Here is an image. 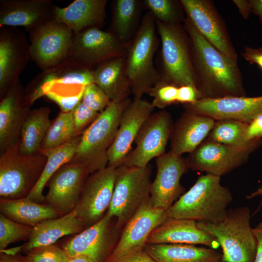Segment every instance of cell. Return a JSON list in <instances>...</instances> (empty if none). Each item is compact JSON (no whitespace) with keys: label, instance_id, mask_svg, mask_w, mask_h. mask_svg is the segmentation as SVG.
<instances>
[{"label":"cell","instance_id":"cell-21","mask_svg":"<svg viewBox=\"0 0 262 262\" xmlns=\"http://www.w3.org/2000/svg\"><path fill=\"white\" fill-rule=\"evenodd\" d=\"M151 102L134 98L123 112L115 138L107 152L108 165L120 166L131 150L133 143L142 126L153 113Z\"/></svg>","mask_w":262,"mask_h":262},{"label":"cell","instance_id":"cell-28","mask_svg":"<svg viewBox=\"0 0 262 262\" xmlns=\"http://www.w3.org/2000/svg\"><path fill=\"white\" fill-rule=\"evenodd\" d=\"M85 229L75 210L60 217L44 220L33 228L29 239L22 246L21 252L26 254L34 247L53 245L61 237L79 233Z\"/></svg>","mask_w":262,"mask_h":262},{"label":"cell","instance_id":"cell-22","mask_svg":"<svg viewBox=\"0 0 262 262\" xmlns=\"http://www.w3.org/2000/svg\"><path fill=\"white\" fill-rule=\"evenodd\" d=\"M184 107L186 110L207 115L215 121L231 119L248 124L262 114V96L202 98L184 104Z\"/></svg>","mask_w":262,"mask_h":262},{"label":"cell","instance_id":"cell-51","mask_svg":"<svg viewBox=\"0 0 262 262\" xmlns=\"http://www.w3.org/2000/svg\"><path fill=\"white\" fill-rule=\"evenodd\" d=\"M249 1L251 5L252 12L259 16L262 22V0H252Z\"/></svg>","mask_w":262,"mask_h":262},{"label":"cell","instance_id":"cell-10","mask_svg":"<svg viewBox=\"0 0 262 262\" xmlns=\"http://www.w3.org/2000/svg\"><path fill=\"white\" fill-rule=\"evenodd\" d=\"M29 33L30 60L42 70L69 57L74 33L64 23L52 21Z\"/></svg>","mask_w":262,"mask_h":262},{"label":"cell","instance_id":"cell-47","mask_svg":"<svg viewBox=\"0 0 262 262\" xmlns=\"http://www.w3.org/2000/svg\"><path fill=\"white\" fill-rule=\"evenodd\" d=\"M243 57L250 63H255L262 69V48L246 47L243 53Z\"/></svg>","mask_w":262,"mask_h":262},{"label":"cell","instance_id":"cell-53","mask_svg":"<svg viewBox=\"0 0 262 262\" xmlns=\"http://www.w3.org/2000/svg\"><path fill=\"white\" fill-rule=\"evenodd\" d=\"M259 196H262V186L253 193L250 194L249 195L246 196V198L248 199H250Z\"/></svg>","mask_w":262,"mask_h":262},{"label":"cell","instance_id":"cell-27","mask_svg":"<svg viewBox=\"0 0 262 262\" xmlns=\"http://www.w3.org/2000/svg\"><path fill=\"white\" fill-rule=\"evenodd\" d=\"M107 0H75L67 6H56L54 20L64 23L74 34L87 29H100L106 16Z\"/></svg>","mask_w":262,"mask_h":262},{"label":"cell","instance_id":"cell-29","mask_svg":"<svg viewBox=\"0 0 262 262\" xmlns=\"http://www.w3.org/2000/svg\"><path fill=\"white\" fill-rule=\"evenodd\" d=\"M144 249L156 262H219L222 258L215 249L189 244H147Z\"/></svg>","mask_w":262,"mask_h":262},{"label":"cell","instance_id":"cell-55","mask_svg":"<svg viewBox=\"0 0 262 262\" xmlns=\"http://www.w3.org/2000/svg\"></svg>","mask_w":262,"mask_h":262},{"label":"cell","instance_id":"cell-19","mask_svg":"<svg viewBox=\"0 0 262 262\" xmlns=\"http://www.w3.org/2000/svg\"><path fill=\"white\" fill-rule=\"evenodd\" d=\"M155 163L150 198L154 207L167 210L184 192L180 180L188 167L185 158L170 150L156 158Z\"/></svg>","mask_w":262,"mask_h":262},{"label":"cell","instance_id":"cell-14","mask_svg":"<svg viewBox=\"0 0 262 262\" xmlns=\"http://www.w3.org/2000/svg\"><path fill=\"white\" fill-rule=\"evenodd\" d=\"M107 213L62 246L68 257L85 256L93 262H105L111 254L119 229Z\"/></svg>","mask_w":262,"mask_h":262},{"label":"cell","instance_id":"cell-25","mask_svg":"<svg viewBox=\"0 0 262 262\" xmlns=\"http://www.w3.org/2000/svg\"><path fill=\"white\" fill-rule=\"evenodd\" d=\"M215 120L188 110L173 124L170 151L181 156L194 151L207 138Z\"/></svg>","mask_w":262,"mask_h":262},{"label":"cell","instance_id":"cell-11","mask_svg":"<svg viewBox=\"0 0 262 262\" xmlns=\"http://www.w3.org/2000/svg\"><path fill=\"white\" fill-rule=\"evenodd\" d=\"M116 174V168L107 165L90 174L85 180L74 210L86 228L99 221L107 212Z\"/></svg>","mask_w":262,"mask_h":262},{"label":"cell","instance_id":"cell-45","mask_svg":"<svg viewBox=\"0 0 262 262\" xmlns=\"http://www.w3.org/2000/svg\"><path fill=\"white\" fill-rule=\"evenodd\" d=\"M112 262H156L144 248H138Z\"/></svg>","mask_w":262,"mask_h":262},{"label":"cell","instance_id":"cell-4","mask_svg":"<svg viewBox=\"0 0 262 262\" xmlns=\"http://www.w3.org/2000/svg\"><path fill=\"white\" fill-rule=\"evenodd\" d=\"M132 100L112 101L82 133L71 161L84 165L90 174L108 165L107 152L112 144L121 115Z\"/></svg>","mask_w":262,"mask_h":262},{"label":"cell","instance_id":"cell-2","mask_svg":"<svg viewBox=\"0 0 262 262\" xmlns=\"http://www.w3.org/2000/svg\"><path fill=\"white\" fill-rule=\"evenodd\" d=\"M221 177L206 174L167 210L170 218L217 223L222 220L232 202L229 189L220 183Z\"/></svg>","mask_w":262,"mask_h":262},{"label":"cell","instance_id":"cell-13","mask_svg":"<svg viewBox=\"0 0 262 262\" xmlns=\"http://www.w3.org/2000/svg\"><path fill=\"white\" fill-rule=\"evenodd\" d=\"M76 60H67L50 69L43 70L24 90L27 102L31 105L40 97L60 87L81 88L94 83V70Z\"/></svg>","mask_w":262,"mask_h":262},{"label":"cell","instance_id":"cell-26","mask_svg":"<svg viewBox=\"0 0 262 262\" xmlns=\"http://www.w3.org/2000/svg\"><path fill=\"white\" fill-rule=\"evenodd\" d=\"M147 244L203 245L215 249L219 246L216 239L200 229L197 222L191 219L169 218L155 228Z\"/></svg>","mask_w":262,"mask_h":262},{"label":"cell","instance_id":"cell-32","mask_svg":"<svg viewBox=\"0 0 262 262\" xmlns=\"http://www.w3.org/2000/svg\"><path fill=\"white\" fill-rule=\"evenodd\" d=\"M50 112L48 107L29 111L20 132L19 149L21 154L30 155L40 152L41 145L51 124Z\"/></svg>","mask_w":262,"mask_h":262},{"label":"cell","instance_id":"cell-12","mask_svg":"<svg viewBox=\"0 0 262 262\" xmlns=\"http://www.w3.org/2000/svg\"><path fill=\"white\" fill-rule=\"evenodd\" d=\"M173 125L168 112L161 111L153 113L140 129L134 141L135 148L128 154L121 165L145 167L152 159L165 153Z\"/></svg>","mask_w":262,"mask_h":262},{"label":"cell","instance_id":"cell-41","mask_svg":"<svg viewBox=\"0 0 262 262\" xmlns=\"http://www.w3.org/2000/svg\"><path fill=\"white\" fill-rule=\"evenodd\" d=\"M82 102L90 109L100 113L112 101L100 87L92 83L85 86Z\"/></svg>","mask_w":262,"mask_h":262},{"label":"cell","instance_id":"cell-34","mask_svg":"<svg viewBox=\"0 0 262 262\" xmlns=\"http://www.w3.org/2000/svg\"><path fill=\"white\" fill-rule=\"evenodd\" d=\"M140 10V1L137 0L115 1L112 20V33L127 46L135 27Z\"/></svg>","mask_w":262,"mask_h":262},{"label":"cell","instance_id":"cell-35","mask_svg":"<svg viewBox=\"0 0 262 262\" xmlns=\"http://www.w3.org/2000/svg\"><path fill=\"white\" fill-rule=\"evenodd\" d=\"M247 126V124L238 120H216L207 138L227 145L245 146L253 141H247L246 138Z\"/></svg>","mask_w":262,"mask_h":262},{"label":"cell","instance_id":"cell-5","mask_svg":"<svg viewBox=\"0 0 262 262\" xmlns=\"http://www.w3.org/2000/svg\"><path fill=\"white\" fill-rule=\"evenodd\" d=\"M156 20L149 12L142 18L134 37L127 48L125 66L134 98H142L162 81L153 64L157 48Z\"/></svg>","mask_w":262,"mask_h":262},{"label":"cell","instance_id":"cell-42","mask_svg":"<svg viewBox=\"0 0 262 262\" xmlns=\"http://www.w3.org/2000/svg\"><path fill=\"white\" fill-rule=\"evenodd\" d=\"M75 132L77 135L83 131L97 118L99 113L85 105L82 101L71 111Z\"/></svg>","mask_w":262,"mask_h":262},{"label":"cell","instance_id":"cell-18","mask_svg":"<svg viewBox=\"0 0 262 262\" xmlns=\"http://www.w3.org/2000/svg\"><path fill=\"white\" fill-rule=\"evenodd\" d=\"M0 97L19 80L30 59V43L16 27H0Z\"/></svg>","mask_w":262,"mask_h":262},{"label":"cell","instance_id":"cell-15","mask_svg":"<svg viewBox=\"0 0 262 262\" xmlns=\"http://www.w3.org/2000/svg\"><path fill=\"white\" fill-rule=\"evenodd\" d=\"M170 218L167 210L154 207L150 196L124 225L118 242L105 262L144 248L151 232Z\"/></svg>","mask_w":262,"mask_h":262},{"label":"cell","instance_id":"cell-33","mask_svg":"<svg viewBox=\"0 0 262 262\" xmlns=\"http://www.w3.org/2000/svg\"><path fill=\"white\" fill-rule=\"evenodd\" d=\"M81 136V134L76 136L57 147L40 151L47 156V160L38 181L27 198L40 203L44 201L43 192L45 187L53 174L74 157Z\"/></svg>","mask_w":262,"mask_h":262},{"label":"cell","instance_id":"cell-6","mask_svg":"<svg viewBox=\"0 0 262 262\" xmlns=\"http://www.w3.org/2000/svg\"><path fill=\"white\" fill-rule=\"evenodd\" d=\"M156 25L162 44V81L178 87L191 85L196 88L190 42L184 28L179 23L157 20Z\"/></svg>","mask_w":262,"mask_h":262},{"label":"cell","instance_id":"cell-3","mask_svg":"<svg viewBox=\"0 0 262 262\" xmlns=\"http://www.w3.org/2000/svg\"><path fill=\"white\" fill-rule=\"evenodd\" d=\"M250 211L243 206L228 209L217 223L197 222L198 227L214 237L222 249L224 262H254L257 243L250 226Z\"/></svg>","mask_w":262,"mask_h":262},{"label":"cell","instance_id":"cell-1","mask_svg":"<svg viewBox=\"0 0 262 262\" xmlns=\"http://www.w3.org/2000/svg\"><path fill=\"white\" fill-rule=\"evenodd\" d=\"M184 22L200 99L246 96L237 59L227 56L211 44L187 18Z\"/></svg>","mask_w":262,"mask_h":262},{"label":"cell","instance_id":"cell-30","mask_svg":"<svg viewBox=\"0 0 262 262\" xmlns=\"http://www.w3.org/2000/svg\"><path fill=\"white\" fill-rule=\"evenodd\" d=\"M94 83L103 90L112 101L128 98L131 87L126 73L124 55L97 66L94 70Z\"/></svg>","mask_w":262,"mask_h":262},{"label":"cell","instance_id":"cell-8","mask_svg":"<svg viewBox=\"0 0 262 262\" xmlns=\"http://www.w3.org/2000/svg\"><path fill=\"white\" fill-rule=\"evenodd\" d=\"M151 169L121 165L116 168L113 195L106 213L115 218L119 229L124 226L150 196Z\"/></svg>","mask_w":262,"mask_h":262},{"label":"cell","instance_id":"cell-36","mask_svg":"<svg viewBox=\"0 0 262 262\" xmlns=\"http://www.w3.org/2000/svg\"><path fill=\"white\" fill-rule=\"evenodd\" d=\"M76 136L72 112H61L51 123L40 151L57 147Z\"/></svg>","mask_w":262,"mask_h":262},{"label":"cell","instance_id":"cell-48","mask_svg":"<svg viewBox=\"0 0 262 262\" xmlns=\"http://www.w3.org/2000/svg\"><path fill=\"white\" fill-rule=\"evenodd\" d=\"M253 231L257 243L256 255L254 262H262V222L253 228Z\"/></svg>","mask_w":262,"mask_h":262},{"label":"cell","instance_id":"cell-38","mask_svg":"<svg viewBox=\"0 0 262 262\" xmlns=\"http://www.w3.org/2000/svg\"><path fill=\"white\" fill-rule=\"evenodd\" d=\"M144 3L156 20L163 23L180 24L182 17L176 1L145 0Z\"/></svg>","mask_w":262,"mask_h":262},{"label":"cell","instance_id":"cell-54","mask_svg":"<svg viewBox=\"0 0 262 262\" xmlns=\"http://www.w3.org/2000/svg\"><path fill=\"white\" fill-rule=\"evenodd\" d=\"M219 262H223V261L221 260V261H220Z\"/></svg>","mask_w":262,"mask_h":262},{"label":"cell","instance_id":"cell-37","mask_svg":"<svg viewBox=\"0 0 262 262\" xmlns=\"http://www.w3.org/2000/svg\"><path fill=\"white\" fill-rule=\"evenodd\" d=\"M33 229L14 221L0 213V251L5 249L12 243L28 240Z\"/></svg>","mask_w":262,"mask_h":262},{"label":"cell","instance_id":"cell-40","mask_svg":"<svg viewBox=\"0 0 262 262\" xmlns=\"http://www.w3.org/2000/svg\"><path fill=\"white\" fill-rule=\"evenodd\" d=\"M178 87L163 81L152 87L147 92L152 98L151 102L155 108L163 109L177 102Z\"/></svg>","mask_w":262,"mask_h":262},{"label":"cell","instance_id":"cell-17","mask_svg":"<svg viewBox=\"0 0 262 262\" xmlns=\"http://www.w3.org/2000/svg\"><path fill=\"white\" fill-rule=\"evenodd\" d=\"M187 18L211 44L227 56L237 59L225 22L213 2L208 0H181Z\"/></svg>","mask_w":262,"mask_h":262},{"label":"cell","instance_id":"cell-24","mask_svg":"<svg viewBox=\"0 0 262 262\" xmlns=\"http://www.w3.org/2000/svg\"><path fill=\"white\" fill-rule=\"evenodd\" d=\"M24 90L19 80L15 82L0 99V152L19 142L22 125L29 112Z\"/></svg>","mask_w":262,"mask_h":262},{"label":"cell","instance_id":"cell-7","mask_svg":"<svg viewBox=\"0 0 262 262\" xmlns=\"http://www.w3.org/2000/svg\"><path fill=\"white\" fill-rule=\"evenodd\" d=\"M47 160V156L41 152L21 154L19 142L0 154V198L26 197L38 181Z\"/></svg>","mask_w":262,"mask_h":262},{"label":"cell","instance_id":"cell-49","mask_svg":"<svg viewBox=\"0 0 262 262\" xmlns=\"http://www.w3.org/2000/svg\"><path fill=\"white\" fill-rule=\"evenodd\" d=\"M233 2L237 7L239 12L242 16L246 19H247L252 12V8L250 2L247 0H234Z\"/></svg>","mask_w":262,"mask_h":262},{"label":"cell","instance_id":"cell-50","mask_svg":"<svg viewBox=\"0 0 262 262\" xmlns=\"http://www.w3.org/2000/svg\"><path fill=\"white\" fill-rule=\"evenodd\" d=\"M0 262H27L25 255L18 252L16 254L0 253Z\"/></svg>","mask_w":262,"mask_h":262},{"label":"cell","instance_id":"cell-20","mask_svg":"<svg viewBox=\"0 0 262 262\" xmlns=\"http://www.w3.org/2000/svg\"><path fill=\"white\" fill-rule=\"evenodd\" d=\"M127 46L111 32L92 28L74 34L70 57L92 67L108 60L125 55Z\"/></svg>","mask_w":262,"mask_h":262},{"label":"cell","instance_id":"cell-44","mask_svg":"<svg viewBox=\"0 0 262 262\" xmlns=\"http://www.w3.org/2000/svg\"><path fill=\"white\" fill-rule=\"evenodd\" d=\"M200 99L199 93L194 86L184 85L178 87L177 102L192 103Z\"/></svg>","mask_w":262,"mask_h":262},{"label":"cell","instance_id":"cell-23","mask_svg":"<svg viewBox=\"0 0 262 262\" xmlns=\"http://www.w3.org/2000/svg\"><path fill=\"white\" fill-rule=\"evenodd\" d=\"M50 0H0V27H22L29 32L54 21Z\"/></svg>","mask_w":262,"mask_h":262},{"label":"cell","instance_id":"cell-46","mask_svg":"<svg viewBox=\"0 0 262 262\" xmlns=\"http://www.w3.org/2000/svg\"><path fill=\"white\" fill-rule=\"evenodd\" d=\"M262 138V114L255 117L248 124L246 138L247 141L261 139Z\"/></svg>","mask_w":262,"mask_h":262},{"label":"cell","instance_id":"cell-39","mask_svg":"<svg viewBox=\"0 0 262 262\" xmlns=\"http://www.w3.org/2000/svg\"><path fill=\"white\" fill-rule=\"evenodd\" d=\"M25 257L27 262H66L69 259L62 247L55 244L34 247Z\"/></svg>","mask_w":262,"mask_h":262},{"label":"cell","instance_id":"cell-31","mask_svg":"<svg viewBox=\"0 0 262 262\" xmlns=\"http://www.w3.org/2000/svg\"><path fill=\"white\" fill-rule=\"evenodd\" d=\"M0 213L17 223L33 228L41 222L61 216L51 206L27 197L0 198Z\"/></svg>","mask_w":262,"mask_h":262},{"label":"cell","instance_id":"cell-9","mask_svg":"<svg viewBox=\"0 0 262 262\" xmlns=\"http://www.w3.org/2000/svg\"><path fill=\"white\" fill-rule=\"evenodd\" d=\"M261 139L243 146L221 144L207 138L185 158L188 168L221 177L246 162Z\"/></svg>","mask_w":262,"mask_h":262},{"label":"cell","instance_id":"cell-43","mask_svg":"<svg viewBox=\"0 0 262 262\" xmlns=\"http://www.w3.org/2000/svg\"><path fill=\"white\" fill-rule=\"evenodd\" d=\"M84 89V88L79 93L73 95H63L49 91L45 96L56 103L61 112L67 113L71 112L82 101Z\"/></svg>","mask_w":262,"mask_h":262},{"label":"cell","instance_id":"cell-16","mask_svg":"<svg viewBox=\"0 0 262 262\" xmlns=\"http://www.w3.org/2000/svg\"><path fill=\"white\" fill-rule=\"evenodd\" d=\"M90 175L83 164L70 161L59 168L47 185L45 204L63 216L72 212L77 204L83 183Z\"/></svg>","mask_w":262,"mask_h":262},{"label":"cell","instance_id":"cell-52","mask_svg":"<svg viewBox=\"0 0 262 262\" xmlns=\"http://www.w3.org/2000/svg\"><path fill=\"white\" fill-rule=\"evenodd\" d=\"M66 262H93L88 258L83 256L69 257Z\"/></svg>","mask_w":262,"mask_h":262}]
</instances>
